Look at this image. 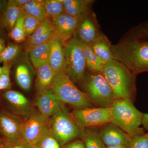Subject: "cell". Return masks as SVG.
Instances as JSON below:
<instances>
[{
    "label": "cell",
    "mask_w": 148,
    "mask_h": 148,
    "mask_svg": "<svg viewBox=\"0 0 148 148\" xmlns=\"http://www.w3.org/2000/svg\"><path fill=\"white\" fill-rule=\"evenodd\" d=\"M111 51L114 59L125 65L136 76L148 72V36L138 26L117 44L112 45Z\"/></svg>",
    "instance_id": "obj_1"
},
{
    "label": "cell",
    "mask_w": 148,
    "mask_h": 148,
    "mask_svg": "<svg viewBox=\"0 0 148 148\" xmlns=\"http://www.w3.org/2000/svg\"><path fill=\"white\" fill-rule=\"evenodd\" d=\"M101 73L117 98L134 103L136 95V76L125 65L115 59L105 64Z\"/></svg>",
    "instance_id": "obj_2"
},
{
    "label": "cell",
    "mask_w": 148,
    "mask_h": 148,
    "mask_svg": "<svg viewBox=\"0 0 148 148\" xmlns=\"http://www.w3.org/2000/svg\"><path fill=\"white\" fill-rule=\"evenodd\" d=\"M112 108L110 122L116 125L131 138L145 134V129L141 127L143 113L135 108L133 103L116 98Z\"/></svg>",
    "instance_id": "obj_3"
},
{
    "label": "cell",
    "mask_w": 148,
    "mask_h": 148,
    "mask_svg": "<svg viewBox=\"0 0 148 148\" xmlns=\"http://www.w3.org/2000/svg\"><path fill=\"white\" fill-rule=\"evenodd\" d=\"M79 84L83 92L95 108H111L117 98L101 73L86 72Z\"/></svg>",
    "instance_id": "obj_4"
},
{
    "label": "cell",
    "mask_w": 148,
    "mask_h": 148,
    "mask_svg": "<svg viewBox=\"0 0 148 148\" xmlns=\"http://www.w3.org/2000/svg\"><path fill=\"white\" fill-rule=\"evenodd\" d=\"M50 90L59 101L76 108L94 107L67 73L56 74Z\"/></svg>",
    "instance_id": "obj_5"
},
{
    "label": "cell",
    "mask_w": 148,
    "mask_h": 148,
    "mask_svg": "<svg viewBox=\"0 0 148 148\" xmlns=\"http://www.w3.org/2000/svg\"><path fill=\"white\" fill-rule=\"evenodd\" d=\"M49 127L61 147L71 140L81 137L84 128L76 122L65 106L51 118Z\"/></svg>",
    "instance_id": "obj_6"
},
{
    "label": "cell",
    "mask_w": 148,
    "mask_h": 148,
    "mask_svg": "<svg viewBox=\"0 0 148 148\" xmlns=\"http://www.w3.org/2000/svg\"><path fill=\"white\" fill-rule=\"evenodd\" d=\"M66 73L75 84L83 78L86 69L82 42L75 34L64 45Z\"/></svg>",
    "instance_id": "obj_7"
},
{
    "label": "cell",
    "mask_w": 148,
    "mask_h": 148,
    "mask_svg": "<svg viewBox=\"0 0 148 148\" xmlns=\"http://www.w3.org/2000/svg\"><path fill=\"white\" fill-rule=\"evenodd\" d=\"M71 114L76 122L84 128L100 127L110 122L112 108V107L75 108Z\"/></svg>",
    "instance_id": "obj_8"
},
{
    "label": "cell",
    "mask_w": 148,
    "mask_h": 148,
    "mask_svg": "<svg viewBox=\"0 0 148 148\" xmlns=\"http://www.w3.org/2000/svg\"><path fill=\"white\" fill-rule=\"evenodd\" d=\"M48 121L39 111L33 110L29 118L24 121L21 127V136L31 147L48 125Z\"/></svg>",
    "instance_id": "obj_9"
},
{
    "label": "cell",
    "mask_w": 148,
    "mask_h": 148,
    "mask_svg": "<svg viewBox=\"0 0 148 148\" xmlns=\"http://www.w3.org/2000/svg\"><path fill=\"white\" fill-rule=\"evenodd\" d=\"M79 19L75 34L82 42L90 46L102 33L95 14L89 10Z\"/></svg>",
    "instance_id": "obj_10"
},
{
    "label": "cell",
    "mask_w": 148,
    "mask_h": 148,
    "mask_svg": "<svg viewBox=\"0 0 148 148\" xmlns=\"http://www.w3.org/2000/svg\"><path fill=\"white\" fill-rule=\"evenodd\" d=\"M98 134L106 147L123 146L128 148L132 138L116 125L108 123L100 126Z\"/></svg>",
    "instance_id": "obj_11"
},
{
    "label": "cell",
    "mask_w": 148,
    "mask_h": 148,
    "mask_svg": "<svg viewBox=\"0 0 148 148\" xmlns=\"http://www.w3.org/2000/svg\"><path fill=\"white\" fill-rule=\"evenodd\" d=\"M55 28L56 39L67 42L75 34L79 19L64 13L51 18Z\"/></svg>",
    "instance_id": "obj_12"
},
{
    "label": "cell",
    "mask_w": 148,
    "mask_h": 148,
    "mask_svg": "<svg viewBox=\"0 0 148 148\" xmlns=\"http://www.w3.org/2000/svg\"><path fill=\"white\" fill-rule=\"evenodd\" d=\"M24 120L6 111L0 112V133L6 140L22 138L21 131Z\"/></svg>",
    "instance_id": "obj_13"
},
{
    "label": "cell",
    "mask_w": 148,
    "mask_h": 148,
    "mask_svg": "<svg viewBox=\"0 0 148 148\" xmlns=\"http://www.w3.org/2000/svg\"><path fill=\"white\" fill-rule=\"evenodd\" d=\"M4 96L8 102L14 114L26 120L32 112V109L30 101L21 92L14 90H8Z\"/></svg>",
    "instance_id": "obj_14"
},
{
    "label": "cell",
    "mask_w": 148,
    "mask_h": 148,
    "mask_svg": "<svg viewBox=\"0 0 148 148\" xmlns=\"http://www.w3.org/2000/svg\"><path fill=\"white\" fill-rule=\"evenodd\" d=\"M36 103L40 113L47 120L64 106L50 89L38 96Z\"/></svg>",
    "instance_id": "obj_15"
},
{
    "label": "cell",
    "mask_w": 148,
    "mask_h": 148,
    "mask_svg": "<svg viewBox=\"0 0 148 148\" xmlns=\"http://www.w3.org/2000/svg\"><path fill=\"white\" fill-rule=\"evenodd\" d=\"M56 39L55 28L51 18H46L35 32L29 37V47Z\"/></svg>",
    "instance_id": "obj_16"
},
{
    "label": "cell",
    "mask_w": 148,
    "mask_h": 148,
    "mask_svg": "<svg viewBox=\"0 0 148 148\" xmlns=\"http://www.w3.org/2000/svg\"><path fill=\"white\" fill-rule=\"evenodd\" d=\"M48 63L56 74L66 73L64 45L59 40H52Z\"/></svg>",
    "instance_id": "obj_17"
},
{
    "label": "cell",
    "mask_w": 148,
    "mask_h": 148,
    "mask_svg": "<svg viewBox=\"0 0 148 148\" xmlns=\"http://www.w3.org/2000/svg\"><path fill=\"white\" fill-rule=\"evenodd\" d=\"M55 75L48 62L37 69L36 88L38 96L50 89Z\"/></svg>",
    "instance_id": "obj_18"
},
{
    "label": "cell",
    "mask_w": 148,
    "mask_h": 148,
    "mask_svg": "<svg viewBox=\"0 0 148 148\" xmlns=\"http://www.w3.org/2000/svg\"><path fill=\"white\" fill-rule=\"evenodd\" d=\"M52 40L29 47V58L36 70L48 62Z\"/></svg>",
    "instance_id": "obj_19"
},
{
    "label": "cell",
    "mask_w": 148,
    "mask_h": 148,
    "mask_svg": "<svg viewBox=\"0 0 148 148\" xmlns=\"http://www.w3.org/2000/svg\"><path fill=\"white\" fill-rule=\"evenodd\" d=\"M64 13L79 19L90 10L92 0H62Z\"/></svg>",
    "instance_id": "obj_20"
},
{
    "label": "cell",
    "mask_w": 148,
    "mask_h": 148,
    "mask_svg": "<svg viewBox=\"0 0 148 148\" xmlns=\"http://www.w3.org/2000/svg\"><path fill=\"white\" fill-rule=\"evenodd\" d=\"M22 12L21 8L16 5L14 0L8 1L6 8L1 17L0 24L3 29L9 33Z\"/></svg>",
    "instance_id": "obj_21"
},
{
    "label": "cell",
    "mask_w": 148,
    "mask_h": 148,
    "mask_svg": "<svg viewBox=\"0 0 148 148\" xmlns=\"http://www.w3.org/2000/svg\"><path fill=\"white\" fill-rule=\"evenodd\" d=\"M112 45L108 38L102 33L90 47L95 54L106 63L114 59L111 51Z\"/></svg>",
    "instance_id": "obj_22"
},
{
    "label": "cell",
    "mask_w": 148,
    "mask_h": 148,
    "mask_svg": "<svg viewBox=\"0 0 148 148\" xmlns=\"http://www.w3.org/2000/svg\"><path fill=\"white\" fill-rule=\"evenodd\" d=\"M82 43L88 71L92 73H101L106 63L93 52L90 46Z\"/></svg>",
    "instance_id": "obj_23"
},
{
    "label": "cell",
    "mask_w": 148,
    "mask_h": 148,
    "mask_svg": "<svg viewBox=\"0 0 148 148\" xmlns=\"http://www.w3.org/2000/svg\"><path fill=\"white\" fill-rule=\"evenodd\" d=\"M32 74L29 66L26 63H21L16 67L15 79L21 89L26 91L30 90L32 86Z\"/></svg>",
    "instance_id": "obj_24"
},
{
    "label": "cell",
    "mask_w": 148,
    "mask_h": 148,
    "mask_svg": "<svg viewBox=\"0 0 148 148\" xmlns=\"http://www.w3.org/2000/svg\"><path fill=\"white\" fill-rule=\"evenodd\" d=\"M81 138L85 148H106L99 136L98 129L96 127L84 128Z\"/></svg>",
    "instance_id": "obj_25"
},
{
    "label": "cell",
    "mask_w": 148,
    "mask_h": 148,
    "mask_svg": "<svg viewBox=\"0 0 148 148\" xmlns=\"http://www.w3.org/2000/svg\"><path fill=\"white\" fill-rule=\"evenodd\" d=\"M32 148H61V146L51 132L49 126L47 125Z\"/></svg>",
    "instance_id": "obj_26"
},
{
    "label": "cell",
    "mask_w": 148,
    "mask_h": 148,
    "mask_svg": "<svg viewBox=\"0 0 148 148\" xmlns=\"http://www.w3.org/2000/svg\"><path fill=\"white\" fill-rule=\"evenodd\" d=\"M21 9L22 12L40 21H42L46 18L44 6V0H32Z\"/></svg>",
    "instance_id": "obj_27"
},
{
    "label": "cell",
    "mask_w": 148,
    "mask_h": 148,
    "mask_svg": "<svg viewBox=\"0 0 148 148\" xmlns=\"http://www.w3.org/2000/svg\"><path fill=\"white\" fill-rule=\"evenodd\" d=\"M26 16L27 14L22 12L19 15L13 28L8 33L10 38L15 42H22L26 38L24 24Z\"/></svg>",
    "instance_id": "obj_28"
},
{
    "label": "cell",
    "mask_w": 148,
    "mask_h": 148,
    "mask_svg": "<svg viewBox=\"0 0 148 148\" xmlns=\"http://www.w3.org/2000/svg\"><path fill=\"white\" fill-rule=\"evenodd\" d=\"M47 18H52L64 13L62 0H44Z\"/></svg>",
    "instance_id": "obj_29"
},
{
    "label": "cell",
    "mask_w": 148,
    "mask_h": 148,
    "mask_svg": "<svg viewBox=\"0 0 148 148\" xmlns=\"http://www.w3.org/2000/svg\"><path fill=\"white\" fill-rule=\"evenodd\" d=\"M21 52V48L18 45L10 43L0 52V64L8 62L16 59Z\"/></svg>",
    "instance_id": "obj_30"
},
{
    "label": "cell",
    "mask_w": 148,
    "mask_h": 148,
    "mask_svg": "<svg viewBox=\"0 0 148 148\" xmlns=\"http://www.w3.org/2000/svg\"><path fill=\"white\" fill-rule=\"evenodd\" d=\"M3 64L2 73L0 77V90H9L12 86L10 78L11 65L8 62Z\"/></svg>",
    "instance_id": "obj_31"
},
{
    "label": "cell",
    "mask_w": 148,
    "mask_h": 148,
    "mask_svg": "<svg viewBox=\"0 0 148 148\" xmlns=\"http://www.w3.org/2000/svg\"><path fill=\"white\" fill-rule=\"evenodd\" d=\"M42 21L27 14L24 24L26 37H30L39 27Z\"/></svg>",
    "instance_id": "obj_32"
},
{
    "label": "cell",
    "mask_w": 148,
    "mask_h": 148,
    "mask_svg": "<svg viewBox=\"0 0 148 148\" xmlns=\"http://www.w3.org/2000/svg\"><path fill=\"white\" fill-rule=\"evenodd\" d=\"M127 148H148V132L132 138Z\"/></svg>",
    "instance_id": "obj_33"
},
{
    "label": "cell",
    "mask_w": 148,
    "mask_h": 148,
    "mask_svg": "<svg viewBox=\"0 0 148 148\" xmlns=\"http://www.w3.org/2000/svg\"><path fill=\"white\" fill-rule=\"evenodd\" d=\"M0 148H32L22 138L15 140H6L2 143Z\"/></svg>",
    "instance_id": "obj_34"
},
{
    "label": "cell",
    "mask_w": 148,
    "mask_h": 148,
    "mask_svg": "<svg viewBox=\"0 0 148 148\" xmlns=\"http://www.w3.org/2000/svg\"><path fill=\"white\" fill-rule=\"evenodd\" d=\"M62 148H85L82 140H77L64 145Z\"/></svg>",
    "instance_id": "obj_35"
},
{
    "label": "cell",
    "mask_w": 148,
    "mask_h": 148,
    "mask_svg": "<svg viewBox=\"0 0 148 148\" xmlns=\"http://www.w3.org/2000/svg\"><path fill=\"white\" fill-rule=\"evenodd\" d=\"M142 125L143 126V128L148 131V113H143Z\"/></svg>",
    "instance_id": "obj_36"
},
{
    "label": "cell",
    "mask_w": 148,
    "mask_h": 148,
    "mask_svg": "<svg viewBox=\"0 0 148 148\" xmlns=\"http://www.w3.org/2000/svg\"><path fill=\"white\" fill-rule=\"evenodd\" d=\"M138 27L144 34L148 36V21L142 23Z\"/></svg>",
    "instance_id": "obj_37"
},
{
    "label": "cell",
    "mask_w": 148,
    "mask_h": 148,
    "mask_svg": "<svg viewBox=\"0 0 148 148\" xmlns=\"http://www.w3.org/2000/svg\"><path fill=\"white\" fill-rule=\"evenodd\" d=\"M8 1L0 0V17H1L7 6Z\"/></svg>",
    "instance_id": "obj_38"
},
{
    "label": "cell",
    "mask_w": 148,
    "mask_h": 148,
    "mask_svg": "<svg viewBox=\"0 0 148 148\" xmlns=\"http://www.w3.org/2000/svg\"><path fill=\"white\" fill-rule=\"evenodd\" d=\"M32 0H14V2L19 8L23 7L31 2Z\"/></svg>",
    "instance_id": "obj_39"
},
{
    "label": "cell",
    "mask_w": 148,
    "mask_h": 148,
    "mask_svg": "<svg viewBox=\"0 0 148 148\" xmlns=\"http://www.w3.org/2000/svg\"><path fill=\"white\" fill-rule=\"evenodd\" d=\"M6 47V46L4 40L1 37H0V52L3 50Z\"/></svg>",
    "instance_id": "obj_40"
},
{
    "label": "cell",
    "mask_w": 148,
    "mask_h": 148,
    "mask_svg": "<svg viewBox=\"0 0 148 148\" xmlns=\"http://www.w3.org/2000/svg\"><path fill=\"white\" fill-rule=\"evenodd\" d=\"M4 32V31L3 29L0 24V37H3L5 33Z\"/></svg>",
    "instance_id": "obj_41"
},
{
    "label": "cell",
    "mask_w": 148,
    "mask_h": 148,
    "mask_svg": "<svg viewBox=\"0 0 148 148\" xmlns=\"http://www.w3.org/2000/svg\"><path fill=\"white\" fill-rule=\"evenodd\" d=\"M106 148H127V147L123 146H112V147H106Z\"/></svg>",
    "instance_id": "obj_42"
},
{
    "label": "cell",
    "mask_w": 148,
    "mask_h": 148,
    "mask_svg": "<svg viewBox=\"0 0 148 148\" xmlns=\"http://www.w3.org/2000/svg\"><path fill=\"white\" fill-rule=\"evenodd\" d=\"M3 71V67L0 66V77H1V75Z\"/></svg>",
    "instance_id": "obj_43"
},
{
    "label": "cell",
    "mask_w": 148,
    "mask_h": 148,
    "mask_svg": "<svg viewBox=\"0 0 148 148\" xmlns=\"http://www.w3.org/2000/svg\"><path fill=\"white\" fill-rule=\"evenodd\" d=\"M2 143H1V141H0V146L1 145Z\"/></svg>",
    "instance_id": "obj_44"
}]
</instances>
